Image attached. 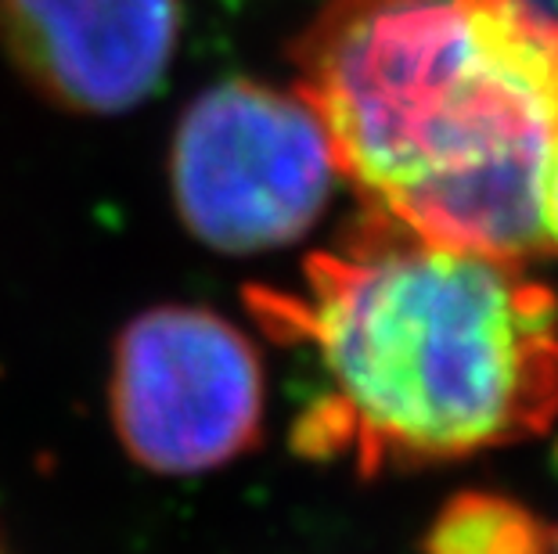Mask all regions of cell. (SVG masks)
I'll use <instances>...</instances> for the list:
<instances>
[{
	"label": "cell",
	"instance_id": "6da1fadb",
	"mask_svg": "<svg viewBox=\"0 0 558 554\" xmlns=\"http://www.w3.org/2000/svg\"><path fill=\"white\" fill-rule=\"evenodd\" d=\"M259 328L306 349L295 454L389 465L465 457L558 418V299L522 263L422 238L386 213L314 253L295 288H245Z\"/></svg>",
	"mask_w": 558,
	"mask_h": 554
},
{
	"label": "cell",
	"instance_id": "9c48e42d",
	"mask_svg": "<svg viewBox=\"0 0 558 554\" xmlns=\"http://www.w3.org/2000/svg\"><path fill=\"white\" fill-rule=\"evenodd\" d=\"M541 554H558V529H548V537H544V551Z\"/></svg>",
	"mask_w": 558,
	"mask_h": 554
},
{
	"label": "cell",
	"instance_id": "ba28073f",
	"mask_svg": "<svg viewBox=\"0 0 558 554\" xmlns=\"http://www.w3.org/2000/svg\"><path fill=\"white\" fill-rule=\"evenodd\" d=\"M533 4H537L548 19H555V22H558V0H533Z\"/></svg>",
	"mask_w": 558,
	"mask_h": 554
},
{
	"label": "cell",
	"instance_id": "30bf717a",
	"mask_svg": "<svg viewBox=\"0 0 558 554\" xmlns=\"http://www.w3.org/2000/svg\"><path fill=\"white\" fill-rule=\"evenodd\" d=\"M228 4H231V8H239V4H248V0H228Z\"/></svg>",
	"mask_w": 558,
	"mask_h": 554
},
{
	"label": "cell",
	"instance_id": "5b68a950",
	"mask_svg": "<svg viewBox=\"0 0 558 554\" xmlns=\"http://www.w3.org/2000/svg\"><path fill=\"white\" fill-rule=\"evenodd\" d=\"M184 0H0V47L47 101L80 115L137 109L162 87Z\"/></svg>",
	"mask_w": 558,
	"mask_h": 554
},
{
	"label": "cell",
	"instance_id": "3957f363",
	"mask_svg": "<svg viewBox=\"0 0 558 554\" xmlns=\"http://www.w3.org/2000/svg\"><path fill=\"white\" fill-rule=\"evenodd\" d=\"M336 151L300 90L223 79L177 123L170 187L184 227L220 253H267L314 227Z\"/></svg>",
	"mask_w": 558,
	"mask_h": 554
},
{
	"label": "cell",
	"instance_id": "8992f818",
	"mask_svg": "<svg viewBox=\"0 0 558 554\" xmlns=\"http://www.w3.org/2000/svg\"><path fill=\"white\" fill-rule=\"evenodd\" d=\"M548 529L505 501H461L429 537V554H541Z\"/></svg>",
	"mask_w": 558,
	"mask_h": 554
},
{
	"label": "cell",
	"instance_id": "277c9868",
	"mask_svg": "<svg viewBox=\"0 0 558 554\" xmlns=\"http://www.w3.org/2000/svg\"><path fill=\"white\" fill-rule=\"evenodd\" d=\"M112 426L126 454L162 476L242 457L264 429V364L231 321L202 306H159L116 342Z\"/></svg>",
	"mask_w": 558,
	"mask_h": 554
},
{
	"label": "cell",
	"instance_id": "7a4b0ae2",
	"mask_svg": "<svg viewBox=\"0 0 558 554\" xmlns=\"http://www.w3.org/2000/svg\"><path fill=\"white\" fill-rule=\"evenodd\" d=\"M292 62L367 209L512 263L551 253L558 22L533 0H328Z\"/></svg>",
	"mask_w": 558,
	"mask_h": 554
},
{
	"label": "cell",
	"instance_id": "52a82bcc",
	"mask_svg": "<svg viewBox=\"0 0 558 554\" xmlns=\"http://www.w3.org/2000/svg\"><path fill=\"white\" fill-rule=\"evenodd\" d=\"M544 231H548L551 249H558V140L548 162V176H544Z\"/></svg>",
	"mask_w": 558,
	"mask_h": 554
}]
</instances>
